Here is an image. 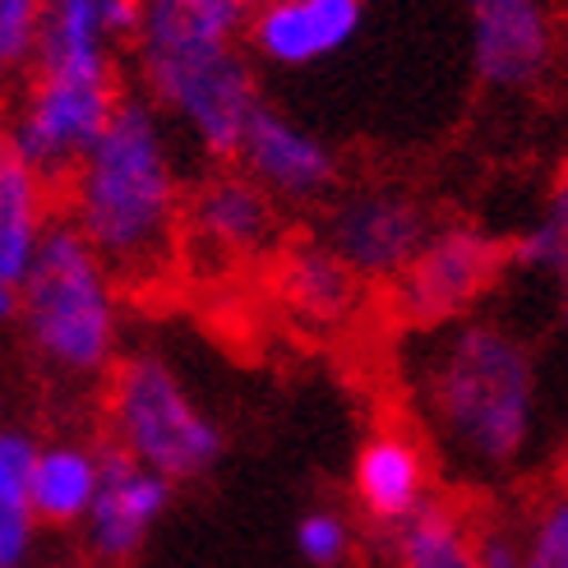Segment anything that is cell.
Returning <instances> with one entry per match:
<instances>
[{"instance_id":"obj_24","label":"cell","mask_w":568,"mask_h":568,"mask_svg":"<svg viewBox=\"0 0 568 568\" xmlns=\"http://www.w3.org/2000/svg\"><path fill=\"white\" fill-rule=\"evenodd\" d=\"M38 439L19 425H0V495L28 499V471H33Z\"/></svg>"},{"instance_id":"obj_15","label":"cell","mask_w":568,"mask_h":568,"mask_svg":"<svg viewBox=\"0 0 568 568\" xmlns=\"http://www.w3.org/2000/svg\"><path fill=\"white\" fill-rule=\"evenodd\" d=\"M102 448L79 439L38 444L33 471H28V514L38 527H79L98 490Z\"/></svg>"},{"instance_id":"obj_19","label":"cell","mask_w":568,"mask_h":568,"mask_svg":"<svg viewBox=\"0 0 568 568\" xmlns=\"http://www.w3.org/2000/svg\"><path fill=\"white\" fill-rule=\"evenodd\" d=\"M504 250L518 268L564 282V273H568V194H564V185L546 199L541 213L527 222V232Z\"/></svg>"},{"instance_id":"obj_10","label":"cell","mask_w":568,"mask_h":568,"mask_svg":"<svg viewBox=\"0 0 568 568\" xmlns=\"http://www.w3.org/2000/svg\"><path fill=\"white\" fill-rule=\"evenodd\" d=\"M176 486L162 480L158 471L139 467L121 448H102L98 467V490L83 514V550L102 568H125L139 550L149 546L153 527L166 518Z\"/></svg>"},{"instance_id":"obj_26","label":"cell","mask_w":568,"mask_h":568,"mask_svg":"<svg viewBox=\"0 0 568 568\" xmlns=\"http://www.w3.org/2000/svg\"><path fill=\"white\" fill-rule=\"evenodd\" d=\"M102 28L111 42H134L139 33V0H102Z\"/></svg>"},{"instance_id":"obj_14","label":"cell","mask_w":568,"mask_h":568,"mask_svg":"<svg viewBox=\"0 0 568 568\" xmlns=\"http://www.w3.org/2000/svg\"><path fill=\"white\" fill-rule=\"evenodd\" d=\"M352 499L379 531L430 504V453L407 430H375L356 448Z\"/></svg>"},{"instance_id":"obj_25","label":"cell","mask_w":568,"mask_h":568,"mask_svg":"<svg viewBox=\"0 0 568 568\" xmlns=\"http://www.w3.org/2000/svg\"><path fill=\"white\" fill-rule=\"evenodd\" d=\"M476 568H523V523H476Z\"/></svg>"},{"instance_id":"obj_6","label":"cell","mask_w":568,"mask_h":568,"mask_svg":"<svg viewBox=\"0 0 568 568\" xmlns=\"http://www.w3.org/2000/svg\"><path fill=\"white\" fill-rule=\"evenodd\" d=\"M508 264V250L499 236L480 232L467 222L430 226L412 264L393 277V301L403 320L416 328H444L453 320H467L486 301Z\"/></svg>"},{"instance_id":"obj_3","label":"cell","mask_w":568,"mask_h":568,"mask_svg":"<svg viewBox=\"0 0 568 568\" xmlns=\"http://www.w3.org/2000/svg\"><path fill=\"white\" fill-rule=\"evenodd\" d=\"M245 14V0H139L134 55L149 102L217 162L236 158L241 130L264 102Z\"/></svg>"},{"instance_id":"obj_9","label":"cell","mask_w":568,"mask_h":568,"mask_svg":"<svg viewBox=\"0 0 568 568\" xmlns=\"http://www.w3.org/2000/svg\"><path fill=\"white\" fill-rule=\"evenodd\" d=\"M471 70L490 93H527L555 70V14L546 0H463Z\"/></svg>"},{"instance_id":"obj_20","label":"cell","mask_w":568,"mask_h":568,"mask_svg":"<svg viewBox=\"0 0 568 568\" xmlns=\"http://www.w3.org/2000/svg\"><path fill=\"white\" fill-rule=\"evenodd\" d=\"M523 568H568V495L550 490L523 523Z\"/></svg>"},{"instance_id":"obj_18","label":"cell","mask_w":568,"mask_h":568,"mask_svg":"<svg viewBox=\"0 0 568 568\" xmlns=\"http://www.w3.org/2000/svg\"><path fill=\"white\" fill-rule=\"evenodd\" d=\"M393 568H476V523L453 504H420L384 531Z\"/></svg>"},{"instance_id":"obj_11","label":"cell","mask_w":568,"mask_h":568,"mask_svg":"<svg viewBox=\"0 0 568 568\" xmlns=\"http://www.w3.org/2000/svg\"><path fill=\"white\" fill-rule=\"evenodd\" d=\"M236 162L273 204H310V199H324L337 181L333 149L268 102L254 106V116L245 121Z\"/></svg>"},{"instance_id":"obj_5","label":"cell","mask_w":568,"mask_h":568,"mask_svg":"<svg viewBox=\"0 0 568 568\" xmlns=\"http://www.w3.org/2000/svg\"><path fill=\"white\" fill-rule=\"evenodd\" d=\"M111 448L172 486L204 480L226 458V435L213 412L185 388L181 371L162 352H134L111 365L106 388Z\"/></svg>"},{"instance_id":"obj_2","label":"cell","mask_w":568,"mask_h":568,"mask_svg":"<svg viewBox=\"0 0 568 568\" xmlns=\"http://www.w3.org/2000/svg\"><path fill=\"white\" fill-rule=\"evenodd\" d=\"M70 226L116 282H153L181 245V166L162 111L125 98L98 144L70 166Z\"/></svg>"},{"instance_id":"obj_4","label":"cell","mask_w":568,"mask_h":568,"mask_svg":"<svg viewBox=\"0 0 568 568\" xmlns=\"http://www.w3.org/2000/svg\"><path fill=\"white\" fill-rule=\"evenodd\" d=\"M28 347L51 375L102 379L121 361L116 277L70 222H47L38 254L19 277V320Z\"/></svg>"},{"instance_id":"obj_27","label":"cell","mask_w":568,"mask_h":568,"mask_svg":"<svg viewBox=\"0 0 568 568\" xmlns=\"http://www.w3.org/2000/svg\"><path fill=\"white\" fill-rule=\"evenodd\" d=\"M14 320H19V287L0 277V328L14 324Z\"/></svg>"},{"instance_id":"obj_16","label":"cell","mask_w":568,"mask_h":568,"mask_svg":"<svg viewBox=\"0 0 568 568\" xmlns=\"http://www.w3.org/2000/svg\"><path fill=\"white\" fill-rule=\"evenodd\" d=\"M47 222V181L10 149V139H0V277L14 287L33 264Z\"/></svg>"},{"instance_id":"obj_22","label":"cell","mask_w":568,"mask_h":568,"mask_svg":"<svg viewBox=\"0 0 568 568\" xmlns=\"http://www.w3.org/2000/svg\"><path fill=\"white\" fill-rule=\"evenodd\" d=\"M42 0H0V79L33 65Z\"/></svg>"},{"instance_id":"obj_7","label":"cell","mask_w":568,"mask_h":568,"mask_svg":"<svg viewBox=\"0 0 568 568\" xmlns=\"http://www.w3.org/2000/svg\"><path fill=\"white\" fill-rule=\"evenodd\" d=\"M430 209L407 190H356L343 194L328 213L324 245L343 260L361 282H393L412 264L420 241L430 236Z\"/></svg>"},{"instance_id":"obj_13","label":"cell","mask_w":568,"mask_h":568,"mask_svg":"<svg viewBox=\"0 0 568 568\" xmlns=\"http://www.w3.org/2000/svg\"><path fill=\"white\" fill-rule=\"evenodd\" d=\"M181 226L213 260H254L277 241V204L245 172H217L190 194Z\"/></svg>"},{"instance_id":"obj_1","label":"cell","mask_w":568,"mask_h":568,"mask_svg":"<svg viewBox=\"0 0 568 568\" xmlns=\"http://www.w3.org/2000/svg\"><path fill=\"white\" fill-rule=\"evenodd\" d=\"M412 397L439 458L463 480L518 476L541 444V371L523 333L499 320H453L425 328Z\"/></svg>"},{"instance_id":"obj_28","label":"cell","mask_w":568,"mask_h":568,"mask_svg":"<svg viewBox=\"0 0 568 568\" xmlns=\"http://www.w3.org/2000/svg\"><path fill=\"white\" fill-rule=\"evenodd\" d=\"M245 6H250V10H254V6H260V0H245Z\"/></svg>"},{"instance_id":"obj_23","label":"cell","mask_w":568,"mask_h":568,"mask_svg":"<svg viewBox=\"0 0 568 568\" xmlns=\"http://www.w3.org/2000/svg\"><path fill=\"white\" fill-rule=\"evenodd\" d=\"M38 550V523L28 514V499L0 495V568H28Z\"/></svg>"},{"instance_id":"obj_8","label":"cell","mask_w":568,"mask_h":568,"mask_svg":"<svg viewBox=\"0 0 568 568\" xmlns=\"http://www.w3.org/2000/svg\"><path fill=\"white\" fill-rule=\"evenodd\" d=\"M116 102H121V83L83 89V83L33 79L19 121H14V130L6 139L42 181L70 176V166L98 144V134L106 130Z\"/></svg>"},{"instance_id":"obj_21","label":"cell","mask_w":568,"mask_h":568,"mask_svg":"<svg viewBox=\"0 0 568 568\" xmlns=\"http://www.w3.org/2000/svg\"><path fill=\"white\" fill-rule=\"evenodd\" d=\"M296 550L305 564L315 568H343L356 550V527L347 514H337V508H305L296 518Z\"/></svg>"},{"instance_id":"obj_12","label":"cell","mask_w":568,"mask_h":568,"mask_svg":"<svg viewBox=\"0 0 568 568\" xmlns=\"http://www.w3.org/2000/svg\"><path fill=\"white\" fill-rule=\"evenodd\" d=\"M365 23V0H260L245 14V47L264 65L305 70L347 51Z\"/></svg>"},{"instance_id":"obj_17","label":"cell","mask_w":568,"mask_h":568,"mask_svg":"<svg viewBox=\"0 0 568 568\" xmlns=\"http://www.w3.org/2000/svg\"><path fill=\"white\" fill-rule=\"evenodd\" d=\"M282 296L310 324H343L361 305V277L324 241L296 245L282 264Z\"/></svg>"}]
</instances>
